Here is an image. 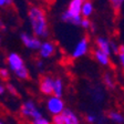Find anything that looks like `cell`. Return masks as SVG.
<instances>
[{
  "label": "cell",
  "instance_id": "26",
  "mask_svg": "<svg viewBox=\"0 0 124 124\" xmlns=\"http://www.w3.org/2000/svg\"><path fill=\"white\" fill-rule=\"evenodd\" d=\"M37 67H38L39 69H42V62L41 61H38V62H37Z\"/></svg>",
  "mask_w": 124,
  "mask_h": 124
},
{
  "label": "cell",
  "instance_id": "18",
  "mask_svg": "<svg viewBox=\"0 0 124 124\" xmlns=\"http://www.w3.org/2000/svg\"><path fill=\"white\" fill-rule=\"evenodd\" d=\"M99 117H100V116H99L98 114L90 113V114H88V115H86L85 120H86L88 122H90V123H95V122H98V123H101V122H102V120H100Z\"/></svg>",
  "mask_w": 124,
  "mask_h": 124
},
{
  "label": "cell",
  "instance_id": "6",
  "mask_svg": "<svg viewBox=\"0 0 124 124\" xmlns=\"http://www.w3.org/2000/svg\"><path fill=\"white\" fill-rule=\"evenodd\" d=\"M65 108L64 102L62 100V96H57L52 94L48 100H46V110L52 116L61 113Z\"/></svg>",
  "mask_w": 124,
  "mask_h": 124
},
{
  "label": "cell",
  "instance_id": "15",
  "mask_svg": "<svg viewBox=\"0 0 124 124\" xmlns=\"http://www.w3.org/2000/svg\"><path fill=\"white\" fill-rule=\"evenodd\" d=\"M108 119L114 123H124V114L119 111H110L108 114Z\"/></svg>",
  "mask_w": 124,
  "mask_h": 124
},
{
  "label": "cell",
  "instance_id": "19",
  "mask_svg": "<svg viewBox=\"0 0 124 124\" xmlns=\"http://www.w3.org/2000/svg\"><path fill=\"white\" fill-rule=\"evenodd\" d=\"M110 2H111V6L115 11H119L120 9L122 8L124 3V0H110Z\"/></svg>",
  "mask_w": 124,
  "mask_h": 124
},
{
  "label": "cell",
  "instance_id": "4",
  "mask_svg": "<svg viewBox=\"0 0 124 124\" xmlns=\"http://www.w3.org/2000/svg\"><path fill=\"white\" fill-rule=\"evenodd\" d=\"M7 63L9 65V69L17 75V78L21 80H26L29 78V71L24 65V61L18 53L12 52L9 54L7 57Z\"/></svg>",
  "mask_w": 124,
  "mask_h": 124
},
{
  "label": "cell",
  "instance_id": "29",
  "mask_svg": "<svg viewBox=\"0 0 124 124\" xmlns=\"http://www.w3.org/2000/svg\"><path fill=\"white\" fill-rule=\"evenodd\" d=\"M0 123H1V121H0Z\"/></svg>",
  "mask_w": 124,
  "mask_h": 124
},
{
  "label": "cell",
  "instance_id": "17",
  "mask_svg": "<svg viewBox=\"0 0 124 124\" xmlns=\"http://www.w3.org/2000/svg\"><path fill=\"white\" fill-rule=\"evenodd\" d=\"M92 98H93V100L95 101V102H101V101L104 99V93H103V91L100 90V89H98V90H95V91H93Z\"/></svg>",
  "mask_w": 124,
  "mask_h": 124
},
{
  "label": "cell",
  "instance_id": "2",
  "mask_svg": "<svg viewBox=\"0 0 124 124\" xmlns=\"http://www.w3.org/2000/svg\"><path fill=\"white\" fill-rule=\"evenodd\" d=\"M20 113L23 117L30 119L33 124H49L50 121L46 119L43 114L38 110L36 103L32 100H28L23 102L20 108Z\"/></svg>",
  "mask_w": 124,
  "mask_h": 124
},
{
  "label": "cell",
  "instance_id": "20",
  "mask_svg": "<svg viewBox=\"0 0 124 124\" xmlns=\"http://www.w3.org/2000/svg\"><path fill=\"white\" fill-rule=\"evenodd\" d=\"M80 26L82 27L83 29H90V27H92V24H91V22H90V20H89V18H84L83 17L82 18V20H81V23H80Z\"/></svg>",
  "mask_w": 124,
  "mask_h": 124
},
{
  "label": "cell",
  "instance_id": "21",
  "mask_svg": "<svg viewBox=\"0 0 124 124\" xmlns=\"http://www.w3.org/2000/svg\"><path fill=\"white\" fill-rule=\"evenodd\" d=\"M0 78L2 80H7L8 78H9V71H8V69H6V68H1L0 69Z\"/></svg>",
  "mask_w": 124,
  "mask_h": 124
},
{
  "label": "cell",
  "instance_id": "13",
  "mask_svg": "<svg viewBox=\"0 0 124 124\" xmlns=\"http://www.w3.org/2000/svg\"><path fill=\"white\" fill-rule=\"evenodd\" d=\"M63 91H64V84L61 78H55L54 79V85H53V94L57 96L63 95Z\"/></svg>",
  "mask_w": 124,
  "mask_h": 124
},
{
  "label": "cell",
  "instance_id": "10",
  "mask_svg": "<svg viewBox=\"0 0 124 124\" xmlns=\"http://www.w3.org/2000/svg\"><path fill=\"white\" fill-rule=\"evenodd\" d=\"M55 52V44L51 41H44L39 49V54L42 59H49Z\"/></svg>",
  "mask_w": 124,
  "mask_h": 124
},
{
  "label": "cell",
  "instance_id": "23",
  "mask_svg": "<svg viewBox=\"0 0 124 124\" xmlns=\"http://www.w3.org/2000/svg\"><path fill=\"white\" fill-rule=\"evenodd\" d=\"M8 91L11 93V94H13V95H17V90L15 89V86L13 85H11V84H8Z\"/></svg>",
  "mask_w": 124,
  "mask_h": 124
},
{
  "label": "cell",
  "instance_id": "14",
  "mask_svg": "<svg viewBox=\"0 0 124 124\" xmlns=\"http://www.w3.org/2000/svg\"><path fill=\"white\" fill-rule=\"evenodd\" d=\"M93 10H94L93 3L91 2V1H89V0H84L83 6H82V10H81L82 17H84V18H89V17L93 13Z\"/></svg>",
  "mask_w": 124,
  "mask_h": 124
},
{
  "label": "cell",
  "instance_id": "3",
  "mask_svg": "<svg viewBox=\"0 0 124 124\" xmlns=\"http://www.w3.org/2000/svg\"><path fill=\"white\" fill-rule=\"evenodd\" d=\"M83 2H84V0H71L68 6V9L61 16L62 21L80 26L81 20L83 18L82 13H81Z\"/></svg>",
  "mask_w": 124,
  "mask_h": 124
},
{
  "label": "cell",
  "instance_id": "12",
  "mask_svg": "<svg viewBox=\"0 0 124 124\" xmlns=\"http://www.w3.org/2000/svg\"><path fill=\"white\" fill-rule=\"evenodd\" d=\"M94 58H95L96 61H98L101 65H103V67H108V65L110 64V55L100 49H96L95 51H94Z\"/></svg>",
  "mask_w": 124,
  "mask_h": 124
},
{
  "label": "cell",
  "instance_id": "7",
  "mask_svg": "<svg viewBox=\"0 0 124 124\" xmlns=\"http://www.w3.org/2000/svg\"><path fill=\"white\" fill-rule=\"evenodd\" d=\"M20 39H21V42L23 43V46L30 50H39L42 43L40 41L39 37H37L36 34L31 36V34L27 33V32H22L20 34Z\"/></svg>",
  "mask_w": 124,
  "mask_h": 124
},
{
  "label": "cell",
  "instance_id": "24",
  "mask_svg": "<svg viewBox=\"0 0 124 124\" xmlns=\"http://www.w3.org/2000/svg\"><path fill=\"white\" fill-rule=\"evenodd\" d=\"M12 0H0V8L3 7V6H7V5H10Z\"/></svg>",
  "mask_w": 124,
  "mask_h": 124
},
{
  "label": "cell",
  "instance_id": "5",
  "mask_svg": "<svg viewBox=\"0 0 124 124\" xmlns=\"http://www.w3.org/2000/svg\"><path fill=\"white\" fill-rule=\"evenodd\" d=\"M79 122V116L70 108H64L61 113L52 116V123L54 124H78Z\"/></svg>",
  "mask_w": 124,
  "mask_h": 124
},
{
  "label": "cell",
  "instance_id": "9",
  "mask_svg": "<svg viewBox=\"0 0 124 124\" xmlns=\"http://www.w3.org/2000/svg\"><path fill=\"white\" fill-rule=\"evenodd\" d=\"M53 85H54V79L51 77H42L40 83H39V88L41 93L46 95H52L53 94Z\"/></svg>",
  "mask_w": 124,
  "mask_h": 124
},
{
  "label": "cell",
  "instance_id": "25",
  "mask_svg": "<svg viewBox=\"0 0 124 124\" xmlns=\"http://www.w3.org/2000/svg\"><path fill=\"white\" fill-rule=\"evenodd\" d=\"M6 92V89H5V86H3L2 84H0V95H2L3 93Z\"/></svg>",
  "mask_w": 124,
  "mask_h": 124
},
{
  "label": "cell",
  "instance_id": "28",
  "mask_svg": "<svg viewBox=\"0 0 124 124\" xmlns=\"http://www.w3.org/2000/svg\"><path fill=\"white\" fill-rule=\"evenodd\" d=\"M0 26H2V24H1V22H0Z\"/></svg>",
  "mask_w": 124,
  "mask_h": 124
},
{
  "label": "cell",
  "instance_id": "8",
  "mask_svg": "<svg viewBox=\"0 0 124 124\" xmlns=\"http://www.w3.org/2000/svg\"><path fill=\"white\" fill-rule=\"evenodd\" d=\"M88 50H89V41H88V39H86V37H84V38H82L80 41L75 44L71 57L73 59H79V58L85 55Z\"/></svg>",
  "mask_w": 124,
  "mask_h": 124
},
{
  "label": "cell",
  "instance_id": "27",
  "mask_svg": "<svg viewBox=\"0 0 124 124\" xmlns=\"http://www.w3.org/2000/svg\"><path fill=\"white\" fill-rule=\"evenodd\" d=\"M0 43H1V37H0Z\"/></svg>",
  "mask_w": 124,
  "mask_h": 124
},
{
  "label": "cell",
  "instance_id": "22",
  "mask_svg": "<svg viewBox=\"0 0 124 124\" xmlns=\"http://www.w3.org/2000/svg\"><path fill=\"white\" fill-rule=\"evenodd\" d=\"M119 61H120V64H121V67L124 69V52H120L119 54Z\"/></svg>",
  "mask_w": 124,
  "mask_h": 124
},
{
  "label": "cell",
  "instance_id": "11",
  "mask_svg": "<svg viewBox=\"0 0 124 124\" xmlns=\"http://www.w3.org/2000/svg\"><path fill=\"white\" fill-rule=\"evenodd\" d=\"M96 46H98V49L102 50L103 52H105V53H108V55L112 53V42H110L108 40V39L103 38V37H99L98 39H96Z\"/></svg>",
  "mask_w": 124,
  "mask_h": 124
},
{
  "label": "cell",
  "instance_id": "1",
  "mask_svg": "<svg viewBox=\"0 0 124 124\" xmlns=\"http://www.w3.org/2000/svg\"><path fill=\"white\" fill-rule=\"evenodd\" d=\"M28 18L33 34L39 38H46L49 36V24L46 12L40 7H31L28 11Z\"/></svg>",
  "mask_w": 124,
  "mask_h": 124
},
{
  "label": "cell",
  "instance_id": "16",
  "mask_svg": "<svg viewBox=\"0 0 124 124\" xmlns=\"http://www.w3.org/2000/svg\"><path fill=\"white\" fill-rule=\"evenodd\" d=\"M103 81L104 83H105V85L108 86V89H113L114 85H115V83H114V79L113 77H112L111 74H108V73H105L103 77Z\"/></svg>",
  "mask_w": 124,
  "mask_h": 124
}]
</instances>
